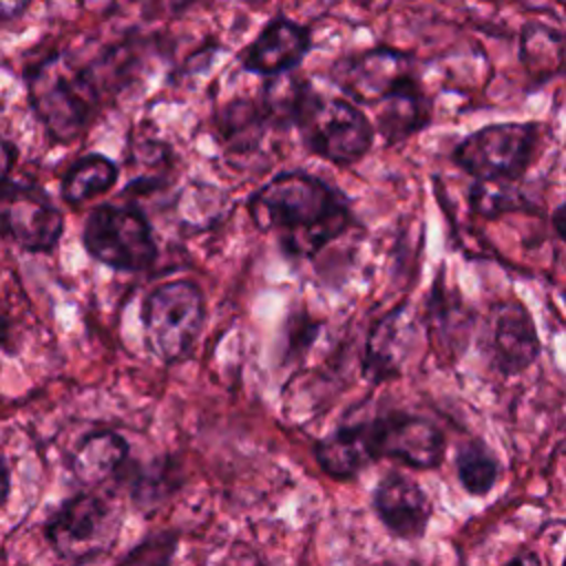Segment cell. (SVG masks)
I'll use <instances>...</instances> for the list:
<instances>
[{
	"label": "cell",
	"instance_id": "cb8c5ba5",
	"mask_svg": "<svg viewBox=\"0 0 566 566\" xmlns=\"http://www.w3.org/2000/svg\"><path fill=\"white\" fill-rule=\"evenodd\" d=\"M166 482H168V473L164 467H153L150 471L142 469L139 475L133 480V486H130V497H133V504L144 511L146 515H153L150 511L161 502V497H166L168 489H166Z\"/></svg>",
	"mask_w": 566,
	"mask_h": 566
},
{
	"label": "cell",
	"instance_id": "d6986e66",
	"mask_svg": "<svg viewBox=\"0 0 566 566\" xmlns=\"http://www.w3.org/2000/svg\"><path fill=\"white\" fill-rule=\"evenodd\" d=\"M566 38L546 24L528 22L520 35V60L533 82H548L564 66Z\"/></svg>",
	"mask_w": 566,
	"mask_h": 566
},
{
	"label": "cell",
	"instance_id": "2e32d148",
	"mask_svg": "<svg viewBox=\"0 0 566 566\" xmlns=\"http://www.w3.org/2000/svg\"><path fill=\"white\" fill-rule=\"evenodd\" d=\"M314 458L334 480H354L376 458L371 453L367 422L340 424L314 444Z\"/></svg>",
	"mask_w": 566,
	"mask_h": 566
},
{
	"label": "cell",
	"instance_id": "603a6c76",
	"mask_svg": "<svg viewBox=\"0 0 566 566\" xmlns=\"http://www.w3.org/2000/svg\"><path fill=\"white\" fill-rule=\"evenodd\" d=\"M179 535L175 531H161L137 544L119 566H168L177 553Z\"/></svg>",
	"mask_w": 566,
	"mask_h": 566
},
{
	"label": "cell",
	"instance_id": "5bb4252c",
	"mask_svg": "<svg viewBox=\"0 0 566 566\" xmlns=\"http://www.w3.org/2000/svg\"><path fill=\"white\" fill-rule=\"evenodd\" d=\"M493 360L504 376L526 371L539 356V336L533 316L522 303H502L491 316Z\"/></svg>",
	"mask_w": 566,
	"mask_h": 566
},
{
	"label": "cell",
	"instance_id": "30bf717a",
	"mask_svg": "<svg viewBox=\"0 0 566 566\" xmlns=\"http://www.w3.org/2000/svg\"><path fill=\"white\" fill-rule=\"evenodd\" d=\"M374 458L398 460L413 469H433L444 458V433L427 418L389 411L367 420Z\"/></svg>",
	"mask_w": 566,
	"mask_h": 566
},
{
	"label": "cell",
	"instance_id": "d4e9b609",
	"mask_svg": "<svg viewBox=\"0 0 566 566\" xmlns=\"http://www.w3.org/2000/svg\"><path fill=\"white\" fill-rule=\"evenodd\" d=\"M13 323H11V316L7 314V310L2 307L0 303V349L7 352V354H13L15 347H13Z\"/></svg>",
	"mask_w": 566,
	"mask_h": 566
},
{
	"label": "cell",
	"instance_id": "d6a6232c",
	"mask_svg": "<svg viewBox=\"0 0 566 566\" xmlns=\"http://www.w3.org/2000/svg\"><path fill=\"white\" fill-rule=\"evenodd\" d=\"M243 2H252L254 4V2H263V0H243Z\"/></svg>",
	"mask_w": 566,
	"mask_h": 566
},
{
	"label": "cell",
	"instance_id": "9c48e42d",
	"mask_svg": "<svg viewBox=\"0 0 566 566\" xmlns=\"http://www.w3.org/2000/svg\"><path fill=\"white\" fill-rule=\"evenodd\" d=\"M413 66L411 55L391 46H374L338 57L329 77L352 102L374 106L416 80Z\"/></svg>",
	"mask_w": 566,
	"mask_h": 566
},
{
	"label": "cell",
	"instance_id": "ba28073f",
	"mask_svg": "<svg viewBox=\"0 0 566 566\" xmlns=\"http://www.w3.org/2000/svg\"><path fill=\"white\" fill-rule=\"evenodd\" d=\"M62 232V210L40 184L0 181V239L33 254H46L57 248Z\"/></svg>",
	"mask_w": 566,
	"mask_h": 566
},
{
	"label": "cell",
	"instance_id": "6da1fadb",
	"mask_svg": "<svg viewBox=\"0 0 566 566\" xmlns=\"http://www.w3.org/2000/svg\"><path fill=\"white\" fill-rule=\"evenodd\" d=\"M248 212L263 232H276L287 256L312 259L354 221L347 197L325 179L290 170L254 190Z\"/></svg>",
	"mask_w": 566,
	"mask_h": 566
},
{
	"label": "cell",
	"instance_id": "ac0fdd59",
	"mask_svg": "<svg viewBox=\"0 0 566 566\" xmlns=\"http://www.w3.org/2000/svg\"><path fill=\"white\" fill-rule=\"evenodd\" d=\"M119 177V168L117 164L102 155V153H88L80 159H75L64 177H62V186H60V195L64 199V203L69 206H82L104 192H108Z\"/></svg>",
	"mask_w": 566,
	"mask_h": 566
},
{
	"label": "cell",
	"instance_id": "484cf974",
	"mask_svg": "<svg viewBox=\"0 0 566 566\" xmlns=\"http://www.w3.org/2000/svg\"><path fill=\"white\" fill-rule=\"evenodd\" d=\"M33 0H0V20H15L20 18Z\"/></svg>",
	"mask_w": 566,
	"mask_h": 566
},
{
	"label": "cell",
	"instance_id": "8fae6325",
	"mask_svg": "<svg viewBox=\"0 0 566 566\" xmlns=\"http://www.w3.org/2000/svg\"><path fill=\"white\" fill-rule=\"evenodd\" d=\"M418 336L416 314L409 303L387 312L367 334L363 352V376L369 382H385L400 376Z\"/></svg>",
	"mask_w": 566,
	"mask_h": 566
},
{
	"label": "cell",
	"instance_id": "52a82bcc",
	"mask_svg": "<svg viewBox=\"0 0 566 566\" xmlns=\"http://www.w3.org/2000/svg\"><path fill=\"white\" fill-rule=\"evenodd\" d=\"M542 126L535 122L489 124L453 148V161L480 179L520 181L537 155Z\"/></svg>",
	"mask_w": 566,
	"mask_h": 566
},
{
	"label": "cell",
	"instance_id": "83f0119b",
	"mask_svg": "<svg viewBox=\"0 0 566 566\" xmlns=\"http://www.w3.org/2000/svg\"><path fill=\"white\" fill-rule=\"evenodd\" d=\"M9 493H11V469L7 458L0 453V511L9 500Z\"/></svg>",
	"mask_w": 566,
	"mask_h": 566
},
{
	"label": "cell",
	"instance_id": "e0dca14e",
	"mask_svg": "<svg viewBox=\"0 0 566 566\" xmlns=\"http://www.w3.org/2000/svg\"><path fill=\"white\" fill-rule=\"evenodd\" d=\"M378 106L376 133H380L387 146L409 139L431 122V99L420 88L418 80L407 82Z\"/></svg>",
	"mask_w": 566,
	"mask_h": 566
},
{
	"label": "cell",
	"instance_id": "ffe728a7",
	"mask_svg": "<svg viewBox=\"0 0 566 566\" xmlns=\"http://www.w3.org/2000/svg\"><path fill=\"white\" fill-rule=\"evenodd\" d=\"M270 122L261 104L252 99H234L219 113V139L228 153H254L259 150Z\"/></svg>",
	"mask_w": 566,
	"mask_h": 566
},
{
	"label": "cell",
	"instance_id": "7a4b0ae2",
	"mask_svg": "<svg viewBox=\"0 0 566 566\" xmlns=\"http://www.w3.org/2000/svg\"><path fill=\"white\" fill-rule=\"evenodd\" d=\"M29 104L57 144L82 135L97 108V88L88 69L73 66L66 55H51L27 75Z\"/></svg>",
	"mask_w": 566,
	"mask_h": 566
},
{
	"label": "cell",
	"instance_id": "7c38bea8",
	"mask_svg": "<svg viewBox=\"0 0 566 566\" xmlns=\"http://www.w3.org/2000/svg\"><path fill=\"white\" fill-rule=\"evenodd\" d=\"M374 509L385 528L400 539H420L433 515L424 489L405 473H387L376 484Z\"/></svg>",
	"mask_w": 566,
	"mask_h": 566
},
{
	"label": "cell",
	"instance_id": "1f68e13d",
	"mask_svg": "<svg viewBox=\"0 0 566 566\" xmlns=\"http://www.w3.org/2000/svg\"><path fill=\"white\" fill-rule=\"evenodd\" d=\"M195 0H166V4H168V9H172V11H181V9H186L188 4H192Z\"/></svg>",
	"mask_w": 566,
	"mask_h": 566
},
{
	"label": "cell",
	"instance_id": "f1b7e54d",
	"mask_svg": "<svg viewBox=\"0 0 566 566\" xmlns=\"http://www.w3.org/2000/svg\"><path fill=\"white\" fill-rule=\"evenodd\" d=\"M553 228L557 230V234L566 243V201L553 212Z\"/></svg>",
	"mask_w": 566,
	"mask_h": 566
},
{
	"label": "cell",
	"instance_id": "8992f818",
	"mask_svg": "<svg viewBox=\"0 0 566 566\" xmlns=\"http://www.w3.org/2000/svg\"><path fill=\"white\" fill-rule=\"evenodd\" d=\"M84 250L117 272H142L157 261L153 226L137 203H99L82 228Z\"/></svg>",
	"mask_w": 566,
	"mask_h": 566
},
{
	"label": "cell",
	"instance_id": "4316f807",
	"mask_svg": "<svg viewBox=\"0 0 566 566\" xmlns=\"http://www.w3.org/2000/svg\"><path fill=\"white\" fill-rule=\"evenodd\" d=\"M15 161V148L13 144H9L7 139L0 137V181L9 179V170Z\"/></svg>",
	"mask_w": 566,
	"mask_h": 566
},
{
	"label": "cell",
	"instance_id": "f546056e",
	"mask_svg": "<svg viewBox=\"0 0 566 566\" xmlns=\"http://www.w3.org/2000/svg\"><path fill=\"white\" fill-rule=\"evenodd\" d=\"M506 566H542V559L535 553H520Z\"/></svg>",
	"mask_w": 566,
	"mask_h": 566
},
{
	"label": "cell",
	"instance_id": "3957f363",
	"mask_svg": "<svg viewBox=\"0 0 566 566\" xmlns=\"http://www.w3.org/2000/svg\"><path fill=\"white\" fill-rule=\"evenodd\" d=\"M292 126L298 128L305 150L336 166H352L374 146V126L345 97L318 93L305 84L294 111Z\"/></svg>",
	"mask_w": 566,
	"mask_h": 566
},
{
	"label": "cell",
	"instance_id": "836d02e7",
	"mask_svg": "<svg viewBox=\"0 0 566 566\" xmlns=\"http://www.w3.org/2000/svg\"><path fill=\"white\" fill-rule=\"evenodd\" d=\"M562 566H566V557H564V562H562Z\"/></svg>",
	"mask_w": 566,
	"mask_h": 566
},
{
	"label": "cell",
	"instance_id": "277c9868",
	"mask_svg": "<svg viewBox=\"0 0 566 566\" xmlns=\"http://www.w3.org/2000/svg\"><path fill=\"white\" fill-rule=\"evenodd\" d=\"M122 522L124 513L115 497L88 489L64 500L46 517L42 533L64 564L86 566L113 551Z\"/></svg>",
	"mask_w": 566,
	"mask_h": 566
},
{
	"label": "cell",
	"instance_id": "4dcf8cb0",
	"mask_svg": "<svg viewBox=\"0 0 566 566\" xmlns=\"http://www.w3.org/2000/svg\"><path fill=\"white\" fill-rule=\"evenodd\" d=\"M374 566H422V564H418L413 559H385V562L374 564Z\"/></svg>",
	"mask_w": 566,
	"mask_h": 566
},
{
	"label": "cell",
	"instance_id": "4fadbf2b",
	"mask_svg": "<svg viewBox=\"0 0 566 566\" xmlns=\"http://www.w3.org/2000/svg\"><path fill=\"white\" fill-rule=\"evenodd\" d=\"M312 49L307 27L283 15L272 18L241 55V66L250 73L274 77L290 73Z\"/></svg>",
	"mask_w": 566,
	"mask_h": 566
},
{
	"label": "cell",
	"instance_id": "44dd1931",
	"mask_svg": "<svg viewBox=\"0 0 566 566\" xmlns=\"http://www.w3.org/2000/svg\"><path fill=\"white\" fill-rule=\"evenodd\" d=\"M455 473L469 495L482 497L495 486L500 462L480 438H473L455 449Z\"/></svg>",
	"mask_w": 566,
	"mask_h": 566
},
{
	"label": "cell",
	"instance_id": "5b68a950",
	"mask_svg": "<svg viewBox=\"0 0 566 566\" xmlns=\"http://www.w3.org/2000/svg\"><path fill=\"white\" fill-rule=\"evenodd\" d=\"M203 321V292L188 279L159 283L146 294L142 303L146 347L166 365H175L192 352Z\"/></svg>",
	"mask_w": 566,
	"mask_h": 566
},
{
	"label": "cell",
	"instance_id": "7402d4cb",
	"mask_svg": "<svg viewBox=\"0 0 566 566\" xmlns=\"http://www.w3.org/2000/svg\"><path fill=\"white\" fill-rule=\"evenodd\" d=\"M528 197L520 181L511 179H480L469 190V206L475 214L495 219L504 212L526 208Z\"/></svg>",
	"mask_w": 566,
	"mask_h": 566
},
{
	"label": "cell",
	"instance_id": "9a60e30c",
	"mask_svg": "<svg viewBox=\"0 0 566 566\" xmlns=\"http://www.w3.org/2000/svg\"><path fill=\"white\" fill-rule=\"evenodd\" d=\"M128 462V442L113 429L91 431L69 458V469L80 486L95 489L119 475Z\"/></svg>",
	"mask_w": 566,
	"mask_h": 566
}]
</instances>
